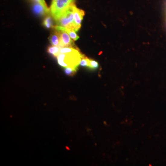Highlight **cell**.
<instances>
[{
	"label": "cell",
	"instance_id": "5",
	"mask_svg": "<svg viewBox=\"0 0 166 166\" xmlns=\"http://www.w3.org/2000/svg\"><path fill=\"white\" fill-rule=\"evenodd\" d=\"M74 23L75 26V31H77L81 27V22L83 20L85 12L81 9H78L74 4L73 7Z\"/></svg>",
	"mask_w": 166,
	"mask_h": 166
},
{
	"label": "cell",
	"instance_id": "8",
	"mask_svg": "<svg viewBox=\"0 0 166 166\" xmlns=\"http://www.w3.org/2000/svg\"><path fill=\"white\" fill-rule=\"evenodd\" d=\"M53 28L56 29L57 30H62L65 31L69 34V35L70 37L74 41H76L79 38V37L77 35L75 31L73 30L70 29L66 28L65 27H60V26H56L54 27Z\"/></svg>",
	"mask_w": 166,
	"mask_h": 166
},
{
	"label": "cell",
	"instance_id": "1",
	"mask_svg": "<svg viewBox=\"0 0 166 166\" xmlns=\"http://www.w3.org/2000/svg\"><path fill=\"white\" fill-rule=\"evenodd\" d=\"M82 55L76 48L63 47L60 49V54L56 57L58 63L63 68H77Z\"/></svg>",
	"mask_w": 166,
	"mask_h": 166
},
{
	"label": "cell",
	"instance_id": "9",
	"mask_svg": "<svg viewBox=\"0 0 166 166\" xmlns=\"http://www.w3.org/2000/svg\"><path fill=\"white\" fill-rule=\"evenodd\" d=\"M60 48L59 46H50L48 48L47 52L55 57L57 56L60 54Z\"/></svg>",
	"mask_w": 166,
	"mask_h": 166
},
{
	"label": "cell",
	"instance_id": "3",
	"mask_svg": "<svg viewBox=\"0 0 166 166\" xmlns=\"http://www.w3.org/2000/svg\"><path fill=\"white\" fill-rule=\"evenodd\" d=\"M74 3H72L69 9L56 21L57 26L75 30V26L74 23L73 7Z\"/></svg>",
	"mask_w": 166,
	"mask_h": 166
},
{
	"label": "cell",
	"instance_id": "13",
	"mask_svg": "<svg viewBox=\"0 0 166 166\" xmlns=\"http://www.w3.org/2000/svg\"><path fill=\"white\" fill-rule=\"evenodd\" d=\"M98 68V63L96 61L94 60H90V63H89V68L92 69H95Z\"/></svg>",
	"mask_w": 166,
	"mask_h": 166
},
{
	"label": "cell",
	"instance_id": "11",
	"mask_svg": "<svg viewBox=\"0 0 166 166\" xmlns=\"http://www.w3.org/2000/svg\"><path fill=\"white\" fill-rule=\"evenodd\" d=\"M89 63H90V59L87 58L84 56H82L80 60L79 65L83 67H88L89 68Z\"/></svg>",
	"mask_w": 166,
	"mask_h": 166
},
{
	"label": "cell",
	"instance_id": "4",
	"mask_svg": "<svg viewBox=\"0 0 166 166\" xmlns=\"http://www.w3.org/2000/svg\"><path fill=\"white\" fill-rule=\"evenodd\" d=\"M59 30V33H60V43H59V47L60 48H63V47L76 48L73 41L67 32L62 30Z\"/></svg>",
	"mask_w": 166,
	"mask_h": 166
},
{
	"label": "cell",
	"instance_id": "2",
	"mask_svg": "<svg viewBox=\"0 0 166 166\" xmlns=\"http://www.w3.org/2000/svg\"><path fill=\"white\" fill-rule=\"evenodd\" d=\"M73 2V0H52L50 12L56 21L61 18Z\"/></svg>",
	"mask_w": 166,
	"mask_h": 166
},
{
	"label": "cell",
	"instance_id": "6",
	"mask_svg": "<svg viewBox=\"0 0 166 166\" xmlns=\"http://www.w3.org/2000/svg\"><path fill=\"white\" fill-rule=\"evenodd\" d=\"M33 10L36 14L40 16L44 15L50 12V10L48 8H46L40 3L36 2L33 5Z\"/></svg>",
	"mask_w": 166,
	"mask_h": 166
},
{
	"label": "cell",
	"instance_id": "10",
	"mask_svg": "<svg viewBox=\"0 0 166 166\" xmlns=\"http://www.w3.org/2000/svg\"><path fill=\"white\" fill-rule=\"evenodd\" d=\"M53 24V20L50 16L46 17L43 22V25L47 28H53L54 27Z\"/></svg>",
	"mask_w": 166,
	"mask_h": 166
},
{
	"label": "cell",
	"instance_id": "14",
	"mask_svg": "<svg viewBox=\"0 0 166 166\" xmlns=\"http://www.w3.org/2000/svg\"><path fill=\"white\" fill-rule=\"evenodd\" d=\"M36 2H38V3H40L42 5H43L44 7L46 8H48L47 7V5H46V3L44 2V0H34Z\"/></svg>",
	"mask_w": 166,
	"mask_h": 166
},
{
	"label": "cell",
	"instance_id": "12",
	"mask_svg": "<svg viewBox=\"0 0 166 166\" xmlns=\"http://www.w3.org/2000/svg\"><path fill=\"white\" fill-rule=\"evenodd\" d=\"M76 68L72 67H66L65 68V73L69 76H72L76 72Z\"/></svg>",
	"mask_w": 166,
	"mask_h": 166
},
{
	"label": "cell",
	"instance_id": "7",
	"mask_svg": "<svg viewBox=\"0 0 166 166\" xmlns=\"http://www.w3.org/2000/svg\"><path fill=\"white\" fill-rule=\"evenodd\" d=\"M49 40L52 46H59L60 43V33L59 30L54 29V30L52 31L50 35Z\"/></svg>",
	"mask_w": 166,
	"mask_h": 166
}]
</instances>
